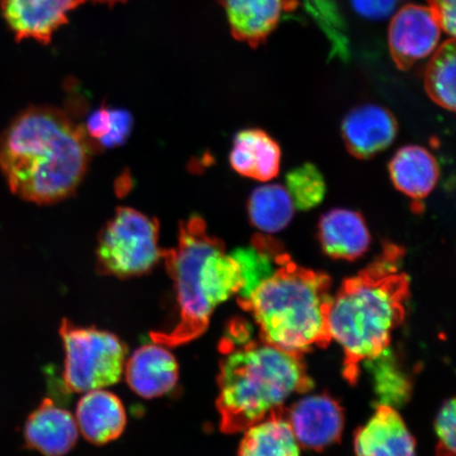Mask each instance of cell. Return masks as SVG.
Here are the masks:
<instances>
[{
    "instance_id": "6da1fadb",
    "label": "cell",
    "mask_w": 456,
    "mask_h": 456,
    "mask_svg": "<svg viewBox=\"0 0 456 456\" xmlns=\"http://www.w3.org/2000/svg\"><path fill=\"white\" fill-rule=\"evenodd\" d=\"M91 151L85 127L64 111L30 106L0 134V173L13 195L31 203L53 204L76 192Z\"/></svg>"
},
{
    "instance_id": "7a4b0ae2",
    "label": "cell",
    "mask_w": 456,
    "mask_h": 456,
    "mask_svg": "<svg viewBox=\"0 0 456 456\" xmlns=\"http://www.w3.org/2000/svg\"><path fill=\"white\" fill-rule=\"evenodd\" d=\"M403 254L398 245L385 244L372 264L330 297L328 338L340 346L353 370L387 350L403 321L409 296V279L401 269Z\"/></svg>"
},
{
    "instance_id": "3957f363",
    "label": "cell",
    "mask_w": 456,
    "mask_h": 456,
    "mask_svg": "<svg viewBox=\"0 0 456 456\" xmlns=\"http://www.w3.org/2000/svg\"><path fill=\"white\" fill-rule=\"evenodd\" d=\"M163 259L175 282L179 322L151 338L164 346H182L199 338L216 307L240 292L241 273L224 242L209 235L197 215L181 222L178 245L165 249Z\"/></svg>"
},
{
    "instance_id": "277c9868",
    "label": "cell",
    "mask_w": 456,
    "mask_h": 456,
    "mask_svg": "<svg viewBox=\"0 0 456 456\" xmlns=\"http://www.w3.org/2000/svg\"><path fill=\"white\" fill-rule=\"evenodd\" d=\"M221 430L235 433L281 411L310 385L298 355L267 342L236 339L220 363Z\"/></svg>"
},
{
    "instance_id": "5b68a950",
    "label": "cell",
    "mask_w": 456,
    "mask_h": 456,
    "mask_svg": "<svg viewBox=\"0 0 456 456\" xmlns=\"http://www.w3.org/2000/svg\"><path fill=\"white\" fill-rule=\"evenodd\" d=\"M330 289L327 275L296 265L287 254L240 305L252 313L262 340L299 356L329 341Z\"/></svg>"
},
{
    "instance_id": "8992f818",
    "label": "cell",
    "mask_w": 456,
    "mask_h": 456,
    "mask_svg": "<svg viewBox=\"0 0 456 456\" xmlns=\"http://www.w3.org/2000/svg\"><path fill=\"white\" fill-rule=\"evenodd\" d=\"M159 221L139 210L119 208L102 227L96 248V267L102 275H145L163 259Z\"/></svg>"
},
{
    "instance_id": "52a82bcc",
    "label": "cell",
    "mask_w": 456,
    "mask_h": 456,
    "mask_svg": "<svg viewBox=\"0 0 456 456\" xmlns=\"http://www.w3.org/2000/svg\"><path fill=\"white\" fill-rule=\"evenodd\" d=\"M60 333L66 352L64 385L68 392L104 389L122 379L126 346L118 336L62 321Z\"/></svg>"
},
{
    "instance_id": "ba28073f",
    "label": "cell",
    "mask_w": 456,
    "mask_h": 456,
    "mask_svg": "<svg viewBox=\"0 0 456 456\" xmlns=\"http://www.w3.org/2000/svg\"><path fill=\"white\" fill-rule=\"evenodd\" d=\"M442 28L430 8L408 4L393 17L389 48L399 69L409 70L416 62L435 53Z\"/></svg>"
},
{
    "instance_id": "9c48e42d",
    "label": "cell",
    "mask_w": 456,
    "mask_h": 456,
    "mask_svg": "<svg viewBox=\"0 0 456 456\" xmlns=\"http://www.w3.org/2000/svg\"><path fill=\"white\" fill-rule=\"evenodd\" d=\"M89 0H0V11L17 42L47 45L66 25L71 11Z\"/></svg>"
},
{
    "instance_id": "30bf717a",
    "label": "cell",
    "mask_w": 456,
    "mask_h": 456,
    "mask_svg": "<svg viewBox=\"0 0 456 456\" xmlns=\"http://www.w3.org/2000/svg\"><path fill=\"white\" fill-rule=\"evenodd\" d=\"M285 419L301 448H328L339 440L344 430V413L339 404L323 395L299 398Z\"/></svg>"
},
{
    "instance_id": "8fae6325",
    "label": "cell",
    "mask_w": 456,
    "mask_h": 456,
    "mask_svg": "<svg viewBox=\"0 0 456 456\" xmlns=\"http://www.w3.org/2000/svg\"><path fill=\"white\" fill-rule=\"evenodd\" d=\"M395 117L386 108L367 104L356 107L342 122V138L347 151L357 159L379 155L396 139Z\"/></svg>"
},
{
    "instance_id": "7c38bea8",
    "label": "cell",
    "mask_w": 456,
    "mask_h": 456,
    "mask_svg": "<svg viewBox=\"0 0 456 456\" xmlns=\"http://www.w3.org/2000/svg\"><path fill=\"white\" fill-rule=\"evenodd\" d=\"M224 7L231 31L252 47L264 43L283 17L297 8V0H216Z\"/></svg>"
},
{
    "instance_id": "4fadbf2b",
    "label": "cell",
    "mask_w": 456,
    "mask_h": 456,
    "mask_svg": "<svg viewBox=\"0 0 456 456\" xmlns=\"http://www.w3.org/2000/svg\"><path fill=\"white\" fill-rule=\"evenodd\" d=\"M356 456H418L414 437L395 408L379 406L356 433Z\"/></svg>"
},
{
    "instance_id": "5bb4252c",
    "label": "cell",
    "mask_w": 456,
    "mask_h": 456,
    "mask_svg": "<svg viewBox=\"0 0 456 456\" xmlns=\"http://www.w3.org/2000/svg\"><path fill=\"white\" fill-rule=\"evenodd\" d=\"M125 373L136 395L156 398L174 389L179 379V366L167 347L155 342L142 346L130 356Z\"/></svg>"
},
{
    "instance_id": "9a60e30c",
    "label": "cell",
    "mask_w": 456,
    "mask_h": 456,
    "mask_svg": "<svg viewBox=\"0 0 456 456\" xmlns=\"http://www.w3.org/2000/svg\"><path fill=\"white\" fill-rule=\"evenodd\" d=\"M77 436V420L50 399H45L27 419L26 443L45 456L66 455L76 446Z\"/></svg>"
},
{
    "instance_id": "2e32d148",
    "label": "cell",
    "mask_w": 456,
    "mask_h": 456,
    "mask_svg": "<svg viewBox=\"0 0 456 456\" xmlns=\"http://www.w3.org/2000/svg\"><path fill=\"white\" fill-rule=\"evenodd\" d=\"M318 238L330 258L356 260L368 252L370 235L363 216L346 208H335L322 216Z\"/></svg>"
},
{
    "instance_id": "e0dca14e",
    "label": "cell",
    "mask_w": 456,
    "mask_h": 456,
    "mask_svg": "<svg viewBox=\"0 0 456 456\" xmlns=\"http://www.w3.org/2000/svg\"><path fill=\"white\" fill-rule=\"evenodd\" d=\"M126 423L123 403L111 392L102 389L86 392L78 402L77 428L90 443L105 444L117 440Z\"/></svg>"
},
{
    "instance_id": "ac0fdd59",
    "label": "cell",
    "mask_w": 456,
    "mask_h": 456,
    "mask_svg": "<svg viewBox=\"0 0 456 456\" xmlns=\"http://www.w3.org/2000/svg\"><path fill=\"white\" fill-rule=\"evenodd\" d=\"M230 162L239 175L266 183L281 171V146L264 130L245 129L233 141Z\"/></svg>"
},
{
    "instance_id": "d6986e66",
    "label": "cell",
    "mask_w": 456,
    "mask_h": 456,
    "mask_svg": "<svg viewBox=\"0 0 456 456\" xmlns=\"http://www.w3.org/2000/svg\"><path fill=\"white\" fill-rule=\"evenodd\" d=\"M389 173L397 190L413 200L429 196L440 178L436 159L419 145L399 148L391 159Z\"/></svg>"
},
{
    "instance_id": "ffe728a7",
    "label": "cell",
    "mask_w": 456,
    "mask_h": 456,
    "mask_svg": "<svg viewBox=\"0 0 456 456\" xmlns=\"http://www.w3.org/2000/svg\"><path fill=\"white\" fill-rule=\"evenodd\" d=\"M231 255L241 273L242 288L237 295L241 304L275 273L287 253L278 241L264 233L256 236L248 248H238Z\"/></svg>"
},
{
    "instance_id": "44dd1931",
    "label": "cell",
    "mask_w": 456,
    "mask_h": 456,
    "mask_svg": "<svg viewBox=\"0 0 456 456\" xmlns=\"http://www.w3.org/2000/svg\"><path fill=\"white\" fill-rule=\"evenodd\" d=\"M301 446L287 419L273 414L244 430L238 456H300Z\"/></svg>"
},
{
    "instance_id": "7402d4cb",
    "label": "cell",
    "mask_w": 456,
    "mask_h": 456,
    "mask_svg": "<svg viewBox=\"0 0 456 456\" xmlns=\"http://www.w3.org/2000/svg\"><path fill=\"white\" fill-rule=\"evenodd\" d=\"M295 209L287 188L278 184L256 187L248 204L250 222L265 235L287 228L294 218Z\"/></svg>"
},
{
    "instance_id": "603a6c76",
    "label": "cell",
    "mask_w": 456,
    "mask_h": 456,
    "mask_svg": "<svg viewBox=\"0 0 456 456\" xmlns=\"http://www.w3.org/2000/svg\"><path fill=\"white\" fill-rule=\"evenodd\" d=\"M455 43L443 44L432 56L425 74V87L430 99L449 111L455 110Z\"/></svg>"
},
{
    "instance_id": "cb8c5ba5",
    "label": "cell",
    "mask_w": 456,
    "mask_h": 456,
    "mask_svg": "<svg viewBox=\"0 0 456 456\" xmlns=\"http://www.w3.org/2000/svg\"><path fill=\"white\" fill-rule=\"evenodd\" d=\"M285 182L295 208L310 210L321 204L326 196V182L321 170L313 164H304L290 170Z\"/></svg>"
},
{
    "instance_id": "d4e9b609",
    "label": "cell",
    "mask_w": 456,
    "mask_h": 456,
    "mask_svg": "<svg viewBox=\"0 0 456 456\" xmlns=\"http://www.w3.org/2000/svg\"><path fill=\"white\" fill-rule=\"evenodd\" d=\"M305 8L328 37L332 53L346 60L350 53L349 39L338 4L333 0H305Z\"/></svg>"
},
{
    "instance_id": "484cf974",
    "label": "cell",
    "mask_w": 456,
    "mask_h": 456,
    "mask_svg": "<svg viewBox=\"0 0 456 456\" xmlns=\"http://www.w3.org/2000/svg\"><path fill=\"white\" fill-rule=\"evenodd\" d=\"M370 362H374L376 366L375 389L381 399L380 406L395 408L397 403L406 401L409 392L408 380L393 362L392 356L387 355V349L379 356L370 359Z\"/></svg>"
},
{
    "instance_id": "4316f807",
    "label": "cell",
    "mask_w": 456,
    "mask_h": 456,
    "mask_svg": "<svg viewBox=\"0 0 456 456\" xmlns=\"http://www.w3.org/2000/svg\"><path fill=\"white\" fill-rule=\"evenodd\" d=\"M456 414L454 399L444 403L436 419L438 456H455Z\"/></svg>"
},
{
    "instance_id": "83f0119b",
    "label": "cell",
    "mask_w": 456,
    "mask_h": 456,
    "mask_svg": "<svg viewBox=\"0 0 456 456\" xmlns=\"http://www.w3.org/2000/svg\"><path fill=\"white\" fill-rule=\"evenodd\" d=\"M110 130L104 138H102L100 145L106 148H112L124 144L126 142L131 129L134 126V118L126 110H110Z\"/></svg>"
},
{
    "instance_id": "f1b7e54d",
    "label": "cell",
    "mask_w": 456,
    "mask_h": 456,
    "mask_svg": "<svg viewBox=\"0 0 456 456\" xmlns=\"http://www.w3.org/2000/svg\"><path fill=\"white\" fill-rule=\"evenodd\" d=\"M355 12L370 20H383L396 9L398 0H350Z\"/></svg>"
},
{
    "instance_id": "f546056e",
    "label": "cell",
    "mask_w": 456,
    "mask_h": 456,
    "mask_svg": "<svg viewBox=\"0 0 456 456\" xmlns=\"http://www.w3.org/2000/svg\"><path fill=\"white\" fill-rule=\"evenodd\" d=\"M429 4L442 30L453 38L455 36L456 0H429Z\"/></svg>"
},
{
    "instance_id": "4dcf8cb0",
    "label": "cell",
    "mask_w": 456,
    "mask_h": 456,
    "mask_svg": "<svg viewBox=\"0 0 456 456\" xmlns=\"http://www.w3.org/2000/svg\"><path fill=\"white\" fill-rule=\"evenodd\" d=\"M86 133L91 138L100 141L110 133V112L105 107L94 111L88 118L87 125L85 127Z\"/></svg>"
},
{
    "instance_id": "1f68e13d",
    "label": "cell",
    "mask_w": 456,
    "mask_h": 456,
    "mask_svg": "<svg viewBox=\"0 0 456 456\" xmlns=\"http://www.w3.org/2000/svg\"><path fill=\"white\" fill-rule=\"evenodd\" d=\"M91 2L108 5H114L118 4L126 3L128 2V0H91Z\"/></svg>"
}]
</instances>
